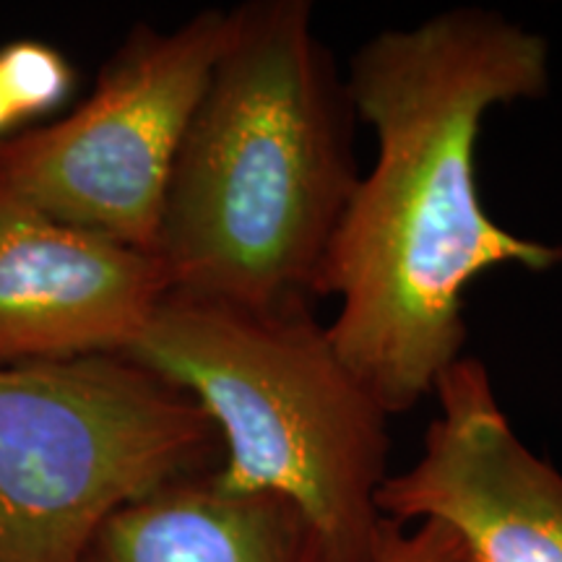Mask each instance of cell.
<instances>
[{
    "instance_id": "6da1fadb",
    "label": "cell",
    "mask_w": 562,
    "mask_h": 562,
    "mask_svg": "<svg viewBox=\"0 0 562 562\" xmlns=\"http://www.w3.org/2000/svg\"><path fill=\"white\" fill-rule=\"evenodd\" d=\"M355 117L375 133L323 271L336 351L385 412H412L463 355V300L501 266L547 271L562 250L526 240L484 211L476 140L497 104L550 87V50L503 13L459 5L383 30L349 58Z\"/></svg>"
},
{
    "instance_id": "7a4b0ae2",
    "label": "cell",
    "mask_w": 562,
    "mask_h": 562,
    "mask_svg": "<svg viewBox=\"0 0 562 562\" xmlns=\"http://www.w3.org/2000/svg\"><path fill=\"white\" fill-rule=\"evenodd\" d=\"M347 79L307 0L232 9L167 186L157 258L170 292L258 313L313 311L355 193Z\"/></svg>"
},
{
    "instance_id": "3957f363",
    "label": "cell",
    "mask_w": 562,
    "mask_h": 562,
    "mask_svg": "<svg viewBox=\"0 0 562 562\" xmlns=\"http://www.w3.org/2000/svg\"><path fill=\"white\" fill-rule=\"evenodd\" d=\"M125 357L180 385L222 440L214 480L305 513L323 562H375L389 417L313 311L258 313L167 292Z\"/></svg>"
},
{
    "instance_id": "277c9868",
    "label": "cell",
    "mask_w": 562,
    "mask_h": 562,
    "mask_svg": "<svg viewBox=\"0 0 562 562\" xmlns=\"http://www.w3.org/2000/svg\"><path fill=\"white\" fill-rule=\"evenodd\" d=\"M220 451L191 393L125 355L0 364V562H79L112 513Z\"/></svg>"
},
{
    "instance_id": "5b68a950",
    "label": "cell",
    "mask_w": 562,
    "mask_h": 562,
    "mask_svg": "<svg viewBox=\"0 0 562 562\" xmlns=\"http://www.w3.org/2000/svg\"><path fill=\"white\" fill-rule=\"evenodd\" d=\"M232 11L138 26L79 110L0 138V186L55 220L151 252L182 136L229 37Z\"/></svg>"
},
{
    "instance_id": "8992f818",
    "label": "cell",
    "mask_w": 562,
    "mask_h": 562,
    "mask_svg": "<svg viewBox=\"0 0 562 562\" xmlns=\"http://www.w3.org/2000/svg\"><path fill=\"white\" fill-rule=\"evenodd\" d=\"M419 459L385 476L378 510L451 529L472 562H562V474L513 432L487 364L461 355L435 383Z\"/></svg>"
},
{
    "instance_id": "52a82bcc",
    "label": "cell",
    "mask_w": 562,
    "mask_h": 562,
    "mask_svg": "<svg viewBox=\"0 0 562 562\" xmlns=\"http://www.w3.org/2000/svg\"><path fill=\"white\" fill-rule=\"evenodd\" d=\"M167 292L151 252L0 186V364L123 355Z\"/></svg>"
},
{
    "instance_id": "ba28073f",
    "label": "cell",
    "mask_w": 562,
    "mask_h": 562,
    "mask_svg": "<svg viewBox=\"0 0 562 562\" xmlns=\"http://www.w3.org/2000/svg\"><path fill=\"white\" fill-rule=\"evenodd\" d=\"M79 562H323V550L292 501L224 490L206 472L112 513Z\"/></svg>"
},
{
    "instance_id": "9c48e42d",
    "label": "cell",
    "mask_w": 562,
    "mask_h": 562,
    "mask_svg": "<svg viewBox=\"0 0 562 562\" xmlns=\"http://www.w3.org/2000/svg\"><path fill=\"white\" fill-rule=\"evenodd\" d=\"M0 81L21 121L58 108L74 87V68L55 47L19 40L0 50Z\"/></svg>"
},
{
    "instance_id": "30bf717a",
    "label": "cell",
    "mask_w": 562,
    "mask_h": 562,
    "mask_svg": "<svg viewBox=\"0 0 562 562\" xmlns=\"http://www.w3.org/2000/svg\"><path fill=\"white\" fill-rule=\"evenodd\" d=\"M375 562H472L459 537L451 529L435 521H419L417 529L406 531L404 526L385 518L381 544Z\"/></svg>"
},
{
    "instance_id": "8fae6325",
    "label": "cell",
    "mask_w": 562,
    "mask_h": 562,
    "mask_svg": "<svg viewBox=\"0 0 562 562\" xmlns=\"http://www.w3.org/2000/svg\"><path fill=\"white\" fill-rule=\"evenodd\" d=\"M16 121V112H13L9 97H5V89H3V81H0V138H3V133L11 128Z\"/></svg>"
}]
</instances>
